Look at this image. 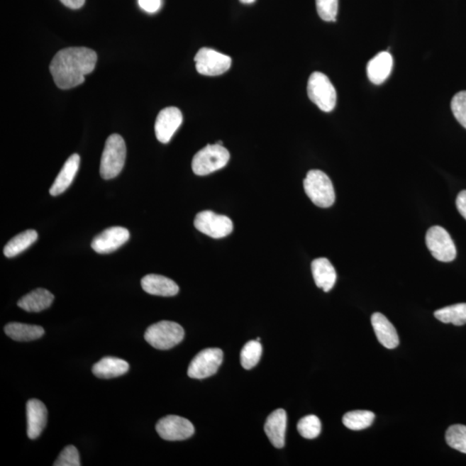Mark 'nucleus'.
Masks as SVG:
<instances>
[{
	"instance_id": "1",
	"label": "nucleus",
	"mask_w": 466,
	"mask_h": 466,
	"mask_svg": "<svg viewBox=\"0 0 466 466\" xmlns=\"http://www.w3.org/2000/svg\"><path fill=\"white\" fill-rule=\"evenodd\" d=\"M96 52L85 47H72L57 52L50 66L55 85L70 89L82 84L85 77L95 69Z\"/></svg>"
},
{
	"instance_id": "2",
	"label": "nucleus",
	"mask_w": 466,
	"mask_h": 466,
	"mask_svg": "<svg viewBox=\"0 0 466 466\" xmlns=\"http://www.w3.org/2000/svg\"><path fill=\"white\" fill-rule=\"evenodd\" d=\"M126 145L118 134H113L106 139L104 148L99 173L105 180L113 179L121 174L125 166Z\"/></svg>"
},
{
	"instance_id": "3",
	"label": "nucleus",
	"mask_w": 466,
	"mask_h": 466,
	"mask_svg": "<svg viewBox=\"0 0 466 466\" xmlns=\"http://www.w3.org/2000/svg\"><path fill=\"white\" fill-rule=\"evenodd\" d=\"M306 195L314 205L328 209L335 201V192L332 181L321 170H313L306 174L304 182Z\"/></svg>"
},
{
	"instance_id": "4",
	"label": "nucleus",
	"mask_w": 466,
	"mask_h": 466,
	"mask_svg": "<svg viewBox=\"0 0 466 466\" xmlns=\"http://www.w3.org/2000/svg\"><path fill=\"white\" fill-rule=\"evenodd\" d=\"M184 335L182 326L173 321H163L149 326L145 338L155 349L169 350L180 344Z\"/></svg>"
},
{
	"instance_id": "5",
	"label": "nucleus",
	"mask_w": 466,
	"mask_h": 466,
	"mask_svg": "<svg viewBox=\"0 0 466 466\" xmlns=\"http://www.w3.org/2000/svg\"><path fill=\"white\" fill-rule=\"evenodd\" d=\"M230 159L229 151L223 145H209L195 154L192 161L194 173L207 175L226 166Z\"/></svg>"
},
{
	"instance_id": "6",
	"label": "nucleus",
	"mask_w": 466,
	"mask_h": 466,
	"mask_svg": "<svg viewBox=\"0 0 466 466\" xmlns=\"http://www.w3.org/2000/svg\"><path fill=\"white\" fill-rule=\"evenodd\" d=\"M309 97L321 111L329 113L337 102V93L329 78L321 72H314L308 82Z\"/></svg>"
},
{
	"instance_id": "7",
	"label": "nucleus",
	"mask_w": 466,
	"mask_h": 466,
	"mask_svg": "<svg viewBox=\"0 0 466 466\" xmlns=\"http://www.w3.org/2000/svg\"><path fill=\"white\" fill-rule=\"evenodd\" d=\"M426 244L433 257L438 261L449 262L456 258L455 244L443 227L432 226L426 234Z\"/></svg>"
},
{
	"instance_id": "8",
	"label": "nucleus",
	"mask_w": 466,
	"mask_h": 466,
	"mask_svg": "<svg viewBox=\"0 0 466 466\" xmlns=\"http://www.w3.org/2000/svg\"><path fill=\"white\" fill-rule=\"evenodd\" d=\"M198 73L206 77H217L228 71L232 65V58L216 50L202 48L194 57Z\"/></svg>"
},
{
	"instance_id": "9",
	"label": "nucleus",
	"mask_w": 466,
	"mask_h": 466,
	"mask_svg": "<svg viewBox=\"0 0 466 466\" xmlns=\"http://www.w3.org/2000/svg\"><path fill=\"white\" fill-rule=\"evenodd\" d=\"M194 223L195 228L213 238H225L233 231V223L230 218L216 214L212 211L199 213Z\"/></svg>"
},
{
	"instance_id": "10",
	"label": "nucleus",
	"mask_w": 466,
	"mask_h": 466,
	"mask_svg": "<svg viewBox=\"0 0 466 466\" xmlns=\"http://www.w3.org/2000/svg\"><path fill=\"white\" fill-rule=\"evenodd\" d=\"M223 362V352L218 348L201 350L191 361L188 375L193 379H204L214 375Z\"/></svg>"
},
{
	"instance_id": "11",
	"label": "nucleus",
	"mask_w": 466,
	"mask_h": 466,
	"mask_svg": "<svg viewBox=\"0 0 466 466\" xmlns=\"http://www.w3.org/2000/svg\"><path fill=\"white\" fill-rule=\"evenodd\" d=\"M155 429L163 440L169 441L184 440L194 433V427L191 421L177 416L163 417L157 422Z\"/></svg>"
},
{
	"instance_id": "12",
	"label": "nucleus",
	"mask_w": 466,
	"mask_h": 466,
	"mask_svg": "<svg viewBox=\"0 0 466 466\" xmlns=\"http://www.w3.org/2000/svg\"><path fill=\"white\" fill-rule=\"evenodd\" d=\"M130 238V232L122 226H113L103 231L91 241V248L99 254H109L121 248Z\"/></svg>"
},
{
	"instance_id": "13",
	"label": "nucleus",
	"mask_w": 466,
	"mask_h": 466,
	"mask_svg": "<svg viewBox=\"0 0 466 466\" xmlns=\"http://www.w3.org/2000/svg\"><path fill=\"white\" fill-rule=\"evenodd\" d=\"M182 121V111L177 107L170 106L162 109L155 123V133L158 141L169 143L181 126Z\"/></svg>"
},
{
	"instance_id": "14",
	"label": "nucleus",
	"mask_w": 466,
	"mask_h": 466,
	"mask_svg": "<svg viewBox=\"0 0 466 466\" xmlns=\"http://www.w3.org/2000/svg\"><path fill=\"white\" fill-rule=\"evenodd\" d=\"M27 433L30 440L41 436L47 424L48 410L41 401L31 399L27 402Z\"/></svg>"
},
{
	"instance_id": "15",
	"label": "nucleus",
	"mask_w": 466,
	"mask_h": 466,
	"mask_svg": "<svg viewBox=\"0 0 466 466\" xmlns=\"http://www.w3.org/2000/svg\"><path fill=\"white\" fill-rule=\"evenodd\" d=\"M287 414L284 409H279L270 414L265 425L267 437L274 448L281 449L285 445Z\"/></svg>"
},
{
	"instance_id": "16",
	"label": "nucleus",
	"mask_w": 466,
	"mask_h": 466,
	"mask_svg": "<svg viewBox=\"0 0 466 466\" xmlns=\"http://www.w3.org/2000/svg\"><path fill=\"white\" fill-rule=\"evenodd\" d=\"M141 286L146 293L153 296L169 297L179 292V287L173 280L160 274H147L142 279Z\"/></svg>"
},
{
	"instance_id": "17",
	"label": "nucleus",
	"mask_w": 466,
	"mask_h": 466,
	"mask_svg": "<svg viewBox=\"0 0 466 466\" xmlns=\"http://www.w3.org/2000/svg\"><path fill=\"white\" fill-rule=\"evenodd\" d=\"M79 162H81V157L78 154L70 155L51 186L50 194L52 196H57L70 188L78 172Z\"/></svg>"
},
{
	"instance_id": "18",
	"label": "nucleus",
	"mask_w": 466,
	"mask_h": 466,
	"mask_svg": "<svg viewBox=\"0 0 466 466\" xmlns=\"http://www.w3.org/2000/svg\"><path fill=\"white\" fill-rule=\"evenodd\" d=\"M393 69V57L387 51L374 57L367 65V75L370 82L380 85L388 79Z\"/></svg>"
},
{
	"instance_id": "19",
	"label": "nucleus",
	"mask_w": 466,
	"mask_h": 466,
	"mask_svg": "<svg viewBox=\"0 0 466 466\" xmlns=\"http://www.w3.org/2000/svg\"><path fill=\"white\" fill-rule=\"evenodd\" d=\"M372 324L378 341L388 349H394L399 345V337L394 326L384 314L375 313L372 316Z\"/></svg>"
},
{
	"instance_id": "20",
	"label": "nucleus",
	"mask_w": 466,
	"mask_h": 466,
	"mask_svg": "<svg viewBox=\"0 0 466 466\" xmlns=\"http://www.w3.org/2000/svg\"><path fill=\"white\" fill-rule=\"evenodd\" d=\"M311 267L317 287L325 292H329L335 285L337 280V274L333 265L328 259L321 257L314 260Z\"/></svg>"
},
{
	"instance_id": "21",
	"label": "nucleus",
	"mask_w": 466,
	"mask_h": 466,
	"mask_svg": "<svg viewBox=\"0 0 466 466\" xmlns=\"http://www.w3.org/2000/svg\"><path fill=\"white\" fill-rule=\"evenodd\" d=\"M130 369V365L121 358L106 357L94 365L93 373L101 379H111V378L125 375Z\"/></svg>"
},
{
	"instance_id": "22",
	"label": "nucleus",
	"mask_w": 466,
	"mask_h": 466,
	"mask_svg": "<svg viewBox=\"0 0 466 466\" xmlns=\"http://www.w3.org/2000/svg\"><path fill=\"white\" fill-rule=\"evenodd\" d=\"M54 298V294L49 290L37 289L20 299L18 306L26 312L38 313L49 309Z\"/></svg>"
},
{
	"instance_id": "23",
	"label": "nucleus",
	"mask_w": 466,
	"mask_h": 466,
	"mask_svg": "<svg viewBox=\"0 0 466 466\" xmlns=\"http://www.w3.org/2000/svg\"><path fill=\"white\" fill-rule=\"evenodd\" d=\"M5 333L11 340L19 342L38 340L45 335V329L40 326L11 322L5 326Z\"/></svg>"
},
{
	"instance_id": "24",
	"label": "nucleus",
	"mask_w": 466,
	"mask_h": 466,
	"mask_svg": "<svg viewBox=\"0 0 466 466\" xmlns=\"http://www.w3.org/2000/svg\"><path fill=\"white\" fill-rule=\"evenodd\" d=\"M38 234L35 230H27L11 238L4 248V254L6 257H14L37 241Z\"/></svg>"
},
{
	"instance_id": "25",
	"label": "nucleus",
	"mask_w": 466,
	"mask_h": 466,
	"mask_svg": "<svg viewBox=\"0 0 466 466\" xmlns=\"http://www.w3.org/2000/svg\"><path fill=\"white\" fill-rule=\"evenodd\" d=\"M434 316L443 323H452L455 326L466 324V304H459L445 306L437 310Z\"/></svg>"
},
{
	"instance_id": "26",
	"label": "nucleus",
	"mask_w": 466,
	"mask_h": 466,
	"mask_svg": "<svg viewBox=\"0 0 466 466\" xmlns=\"http://www.w3.org/2000/svg\"><path fill=\"white\" fill-rule=\"evenodd\" d=\"M375 419V414L366 410H357L345 414L343 417V424L350 430L365 429L372 426Z\"/></svg>"
},
{
	"instance_id": "27",
	"label": "nucleus",
	"mask_w": 466,
	"mask_h": 466,
	"mask_svg": "<svg viewBox=\"0 0 466 466\" xmlns=\"http://www.w3.org/2000/svg\"><path fill=\"white\" fill-rule=\"evenodd\" d=\"M262 348L257 340H250L243 348L240 354V361L243 367L250 370L255 367L260 361Z\"/></svg>"
},
{
	"instance_id": "28",
	"label": "nucleus",
	"mask_w": 466,
	"mask_h": 466,
	"mask_svg": "<svg viewBox=\"0 0 466 466\" xmlns=\"http://www.w3.org/2000/svg\"><path fill=\"white\" fill-rule=\"evenodd\" d=\"M297 429L299 433L306 439H316L321 432V421L317 416L310 414L298 422Z\"/></svg>"
},
{
	"instance_id": "29",
	"label": "nucleus",
	"mask_w": 466,
	"mask_h": 466,
	"mask_svg": "<svg viewBox=\"0 0 466 466\" xmlns=\"http://www.w3.org/2000/svg\"><path fill=\"white\" fill-rule=\"evenodd\" d=\"M447 443L453 449L466 453V427L464 425H454L445 433Z\"/></svg>"
},
{
	"instance_id": "30",
	"label": "nucleus",
	"mask_w": 466,
	"mask_h": 466,
	"mask_svg": "<svg viewBox=\"0 0 466 466\" xmlns=\"http://www.w3.org/2000/svg\"><path fill=\"white\" fill-rule=\"evenodd\" d=\"M316 8L318 16L324 21H336L338 0H316Z\"/></svg>"
},
{
	"instance_id": "31",
	"label": "nucleus",
	"mask_w": 466,
	"mask_h": 466,
	"mask_svg": "<svg viewBox=\"0 0 466 466\" xmlns=\"http://www.w3.org/2000/svg\"><path fill=\"white\" fill-rule=\"evenodd\" d=\"M451 107L454 117L466 129V91H460L454 95Z\"/></svg>"
},
{
	"instance_id": "32",
	"label": "nucleus",
	"mask_w": 466,
	"mask_h": 466,
	"mask_svg": "<svg viewBox=\"0 0 466 466\" xmlns=\"http://www.w3.org/2000/svg\"><path fill=\"white\" fill-rule=\"evenodd\" d=\"M55 466H81L79 454L77 448L74 445H67L62 452L60 453L57 460L54 463Z\"/></svg>"
},
{
	"instance_id": "33",
	"label": "nucleus",
	"mask_w": 466,
	"mask_h": 466,
	"mask_svg": "<svg viewBox=\"0 0 466 466\" xmlns=\"http://www.w3.org/2000/svg\"><path fill=\"white\" fill-rule=\"evenodd\" d=\"M141 9L148 13H155L160 9L162 0H138Z\"/></svg>"
},
{
	"instance_id": "34",
	"label": "nucleus",
	"mask_w": 466,
	"mask_h": 466,
	"mask_svg": "<svg viewBox=\"0 0 466 466\" xmlns=\"http://www.w3.org/2000/svg\"><path fill=\"white\" fill-rule=\"evenodd\" d=\"M456 206L460 213L466 220V190L461 191L459 195H457Z\"/></svg>"
},
{
	"instance_id": "35",
	"label": "nucleus",
	"mask_w": 466,
	"mask_h": 466,
	"mask_svg": "<svg viewBox=\"0 0 466 466\" xmlns=\"http://www.w3.org/2000/svg\"><path fill=\"white\" fill-rule=\"evenodd\" d=\"M86 0H61V2L70 9H79L84 5Z\"/></svg>"
},
{
	"instance_id": "36",
	"label": "nucleus",
	"mask_w": 466,
	"mask_h": 466,
	"mask_svg": "<svg viewBox=\"0 0 466 466\" xmlns=\"http://www.w3.org/2000/svg\"><path fill=\"white\" fill-rule=\"evenodd\" d=\"M240 1L244 4H252L255 2V0H240Z\"/></svg>"
}]
</instances>
